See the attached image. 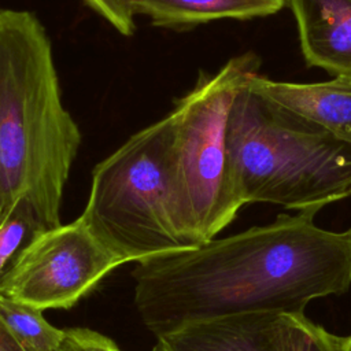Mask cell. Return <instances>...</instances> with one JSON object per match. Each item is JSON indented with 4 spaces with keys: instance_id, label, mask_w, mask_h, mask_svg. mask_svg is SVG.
Masks as SVG:
<instances>
[{
    "instance_id": "obj_1",
    "label": "cell",
    "mask_w": 351,
    "mask_h": 351,
    "mask_svg": "<svg viewBox=\"0 0 351 351\" xmlns=\"http://www.w3.org/2000/svg\"><path fill=\"white\" fill-rule=\"evenodd\" d=\"M317 211L214 237L140 262L132 271L144 325L163 335L230 314H304L314 299L351 287V228L329 230Z\"/></svg>"
},
{
    "instance_id": "obj_2",
    "label": "cell",
    "mask_w": 351,
    "mask_h": 351,
    "mask_svg": "<svg viewBox=\"0 0 351 351\" xmlns=\"http://www.w3.org/2000/svg\"><path fill=\"white\" fill-rule=\"evenodd\" d=\"M82 141L63 103L53 48L32 11L0 10V225L21 199L47 229Z\"/></svg>"
},
{
    "instance_id": "obj_3",
    "label": "cell",
    "mask_w": 351,
    "mask_h": 351,
    "mask_svg": "<svg viewBox=\"0 0 351 351\" xmlns=\"http://www.w3.org/2000/svg\"><path fill=\"white\" fill-rule=\"evenodd\" d=\"M228 166L243 206L319 211L351 197V144L252 92H237L226 125Z\"/></svg>"
},
{
    "instance_id": "obj_4",
    "label": "cell",
    "mask_w": 351,
    "mask_h": 351,
    "mask_svg": "<svg viewBox=\"0 0 351 351\" xmlns=\"http://www.w3.org/2000/svg\"><path fill=\"white\" fill-rule=\"evenodd\" d=\"M174 117L132 134L92 171L80 215L90 233L123 263L186 247L173 207Z\"/></svg>"
},
{
    "instance_id": "obj_5",
    "label": "cell",
    "mask_w": 351,
    "mask_h": 351,
    "mask_svg": "<svg viewBox=\"0 0 351 351\" xmlns=\"http://www.w3.org/2000/svg\"><path fill=\"white\" fill-rule=\"evenodd\" d=\"M259 66L252 52L230 58L215 73L202 74L171 111L173 207L188 245L214 239L243 207L229 173L226 125L237 92Z\"/></svg>"
},
{
    "instance_id": "obj_6",
    "label": "cell",
    "mask_w": 351,
    "mask_h": 351,
    "mask_svg": "<svg viewBox=\"0 0 351 351\" xmlns=\"http://www.w3.org/2000/svg\"><path fill=\"white\" fill-rule=\"evenodd\" d=\"M123 265L78 217L40 233L0 282V296L38 308H71Z\"/></svg>"
},
{
    "instance_id": "obj_7",
    "label": "cell",
    "mask_w": 351,
    "mask_h": 351,
    "mask_svg": "<svg viewBox=\"0 0 351 351\" xmlns=\"http://www.w3.org/2000/svg\"><path fill=\"white\" fill-rule=\"evenodd\" d=\"M152 351H284L281 314L244 313L192 321L156 336Z\"/></svg>"
},
{
    "instance_id": "obj_8",
    "label": "cell",
    "mask_w": 351,
    "mask_h": 351,
    "mask_svg": "<svg viewBox=\"0 0 351 351\" xmlns=\"http://www.w3.org/2000/svg\"><path fill=\"white\" fill-rule=\"evenodd\" d=\"M247 86L270 104L351 144V77L291 82L256 73Z\"/></svg>"
},
{
    "instance_id": "obj_9",
    "label": "cell",
    "mask_w": 351,
    "mask_h": 351,
    "mask_svg": "<svg viewBox=\"0 0 351 351\" xmlns=\"http://www.w3.org/2000/svg\"><path fill=\"white\" fill-rule=\"evenodd\" d=\"M308 67L351 77V0H287Z\"/></svg>"
},
{
    "instance_id": "obj_10",
    "label": "cell",
    "mask_w": 351,
    "mask_h": 351,
    "mask_svg": "<svg viewBox=\"0 0 351 351\" xmlns=\"http://www.w3.org/2000/svg\"><path fill=\"white\" fill-rule=\"evenodd\" d=\"M136 15L154 26L186 30L221 19L247 21L277 14L287 0H134Z\"/></svg>"
},
{
    "instance_id": "obj_11",
    "label": "cell",
    "mask_w": 351,
    "mask_h": 351,
    "mask_svg": "<svg viewBox=\"0 0 351 351\" xmlns=\"http://www.w3.org/2000/svg\"><path fill=\"white\" fill-rule=\"evenodd\" d=\"M0 318L25 351H63L64 330L51 325L41 310L0 296Z\"/></svg>"
},
{
    "instance_id": "obj_12",
    "label": "cell",
    "mask_w": 351,
    "mask_h": 351,
    "mask_svg": "<svg viewBox=\"0 0 351 351\" xmlns=\"http://www.w3.org/2000/svg\"><path fill=\"white\" fill-rule=\"evenodd\" d=\"M44 230L47 228L34 207L26 199H21L0 225V282L22 251Z\"/></svg>"
},
{
    "instance_id": "obj_13",
    "label": "cell",
    "mask_w": 351,
    "mask_h": 351,
    "mask_svg": "<svg viewBox=\"0 0 351 351\" xmlns=\"http://www.w3.org/2000/svg\"><path fill=\"white\" fill-rule=\"evenodd\" d=\"M284 351H344V337L328 332L306 314H281Z\"/></svg>"
},
{
    "instance_id": "obj_14",
    "label": "cell",
    "mask_w": 351,
    "mask_h": 351,
    "mask_svg": "<svg viewBox=\"0 0 351 351\" xmlns=\"http://www.w3.org/2000/svg\"><path fill=\"white\" fill-rule=\"evenodd\" d=\"M85 4L110 23L119 34L132 36L136 30L134 0H84Z\"/></svg>"
},
{
    "instance_id": "obj_15",
    "label": "cell",
    "mask_w": 351,
    "mask_h": 351,
    "mask_svg": "<svg viewBox=\"0 0 351 351\" xmlns=\"http://www.w3.org/2000/svg\"><path fill=\"white\" fill-rule=\"evenodd\" d=\"M62 350L63 351H121L119 347L110 337L88 328L64 329Z\"/></svg>"
},
{
    "instance_id": "obj_16",
    "label": "cell",
    "mask_w": 351,
    "mask_h": 351,
    "mask_svg": "<svg viewBox=\"0 0 351 351\" xmlns=\"http://www.w3.org/2000/svg\"><path fill=\"white\" fill-rule=\"evenodd\" d=\"M0 351H25L1 318H0Z\"/></svg>"
},
{
    "instance_id": "obj_17",
    "label": "cell",
    "mask_w": 351,
    "mask_h": 351,
    "mask_svg": "<svg viewBox=\"0 0 351 351\" xmlns=\"http://www.w3.org/2000/svg\"><path fill=\"white\" fill-rule=\"evenodd\" d=\"M344 351H351V336L344 337Z\"/></svg>"
}]
</instances>
